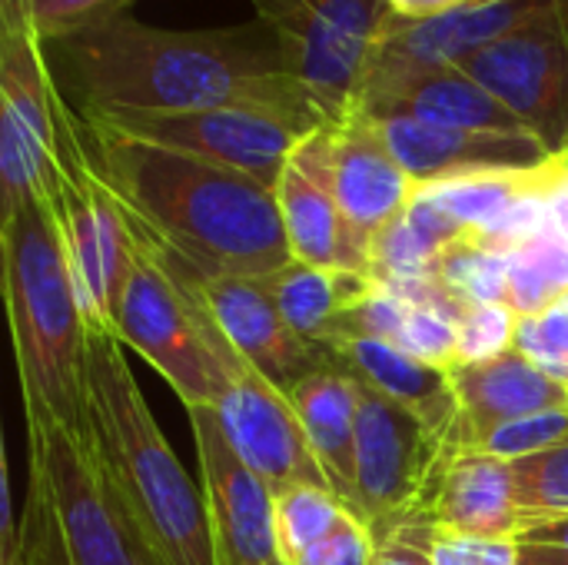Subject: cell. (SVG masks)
Returning <instances> with one entry per match:
<instances>
[{"mask_svg": "<svg viewBox=\"0 0 568 565\" xmlns=\"http://www.w3.org/2000/svg\"><path fill=\"white\" fill-rule=\"evenodd\" d=\"M43 47L50 73L77 113L233 107L280 117L303 133L329 123L263 20L166 30L123 13Z\"/></svg>", "mask_w": 568, "mask_h": 565, "instance_id": "obj_1", "label": "cell"}, {"mask_svg": "<svg viewBox=\"0 0 568 565\" xmlns=\"http://www.w3.org/2000/svg\"><path fill=\"white\" fill-rule=\"evenodd\" d=\"M80 130L90 163L113 196L196 270L210 276H270L293 260L273 186L93 127L83 117Z\"/></svg>", "mask_w": 568, "mask_h": 565, "instance_id": "obj_2", "label": "cell"}, {"mask_svg": "<svg viewBox=\"0 0 568 565\" xmlns=\"http://www.w3.org/2000/svg\"><path fill=\"white\" fill-rule=\"evenodd\" d=\"M87 410L97 460L163 565H216L203 490L160 433L126 350L110 333H87Z\"/></svg>", "mask_w": 568, "mask_h": 565, "instance_id": "obj_3", "label": "cell"}, {"mask_svg": "<svg viewBox=\"0 0 568 565\" xmlns=\"http://www.w3.org/2000/svg\"><path fill=\"white\" fill-rule=\"evenodd\" d=\"M0 250L23 416L90 440L87 326L47 196L0 220Z\"/></svg>", "mask_w": 568, "mask_h": 565, "instance_id": "obj_4", "label": "cell"}, {"mask_svg": "<svg viewBox=\"0 0 568 565\" xmlns=\"http://www.w3.org/2000/svg\"><path fill=\"white\" fill-rule=\"evenodd\" d=\"M23 420L30 493L20 565H163L106 480L93 443L53 420Z\"/></svg>", "mask_w": 568, "mask_h": 565, "instance_id": "obj_5", "label": "cell"}, {"mask_svg": "<svg viewBox=\"0 0 568 565\" xmlns=\"http://www.w3.org/2000/svg\"><path fill=\"white\" fill-rule=\"evenodd\" d=\"M133 263L120 300V343L140 353L186 410L213 406L226 386L210 353V310L170 266L156 233L130 213Z\"/></svg>", "mask_w": 568, "mask_h": 565, "instance_id": "obj_6", "label": "cell"}, {"mask_svg": "<svg viewBox=\"0 0 568 565\" xmlns=\"http://www.w3.org/2000/svg\"><path fill=\"white\" fill-rule=\"evenodd\" d=\"M280 40L293 73L329 123H339L359 93L376 40L393 20L386 0H250Z\"/></svg>", "mask_w": 568, "mask_h": 565, "instance_id": "obj_7", "label": "cell"}, {"mask_svg": "<svg viewBox=\"0 0 568 565\" xmlns=\"http://www.w3.org/2000/svg\"><path fill=\"white\" fill-rule=\"evenodd\" d=\"M60 100L37 30L0 10V220L50 193Z\"/></svg>", "mask_w": 568, "mask_h": 565, "instance_id": "obj_8", "label": "cell"}, {"mask_svg": "<svg viewBox=\"0 0 568 565\" xmlns=\"http://www.w3.org/2000/svg\"><path fill=\"white\" fill-rule=\"evenodd\" d=\"M356 420V516L376 543L413 526L443 463V440L409 410L359 383Z\"/></svg>", "mask_w": 568, "mask_h": 565, "instance_id": "obj_9", "label": "cell"}, {"mask_svg": "<svg viewBox=\"0 0 568 565\" xmlns=\"http://www.w3.org/2000/svg\"><path fill=\"white\" fill-rule=\"evenodd\" d=\"M210 353L226 376V386L210 410L216 413L233 453L273 493L290 486H329L290 396H283L233 350L216 320L210 326Z\"/></svg>", "mask_w": 568, "mask_h": 565, "instance_id": "obj_10", "label": "cell"}, {"mask_svg": "<svg viewBox=\"0 0 568 565\" xmlns=\"http://www.w3.org/2000/svg\"><path fill=\"white\" fill-rule=\"evenodd\" d=\"M549 0H499V3H469L433 20H403L393 13L386 30L376 40L373 60L359 83L353 110H376L383 100L399 93L406 83L463 67L473 53L493 40L513 33L546 10Z\"/></svg>", "mask_w": 568, "mask_h": 565, "instance_id": "obj_11", "label": "cell"}, {"mask_svg": "<svg viewBox=\"0 0 568 565\" xmlns=\"http://www.w3.org/2000/svg\"><path fill=\"white\" fill-rule=\"evenodd\" d=\"M87 123L166 147L176 153H190L230 170H240L266 186L276 190L290 153L306 137L293 123L256 113V110H176V113H80Z\"/></svg>", "mask_w": 568, "mask_h": 565, "instance_id": "obj_12", "label": "cell"}, {"mask_svg": "<svg viewBox=\"0 0 568 565\" xmlns=\"http://www.w3.org/2000/svg\"><path fill=\"white\" fill-rule=\"evenodd\" d=\"M163 253L183 283L203 300L233 350L283 396H290L306 376L336 366L333 350L303 340L286 323L263 276H210L183 260L170 243H163Z\"/></svg>", "mask_w": 568, "mask_h": 565, "instance_id": "obj_13", "label": "cell"}, {"mask_svg": "<svg viewBox=\"0 0 568 565\" xmlns=\"http://www.w3.org/2000/svg\"><path fill=\"white\" fill-rule=\"evenodd\" d=\"M216 565H286L276 543V493L233 453L210 406L186 410Z\"/></svg>", "mask_w": 568, "mask_h": 565, "instance_id": "obj_14", "label": "cell"}, {"mask_svg": "<svg viewBox=\"0 0 568 565\" xmlns=\"http://www.w3.org/2000/svg\"><path fill=\"white\" fill-rule=\"evenodd\" d=\"M336 200L346 223L353 270L369 273L373 240L406 213L419 183L396 160L376 117L349 110L333 123Z\"/></svg>", "mask_w": 568, "mask_h": 565, "instance_id": "obj_15", "label": "cell"}, {"mask_svg": "<svg viewBox=\"0 0 568 565\" xmlns=\"http://www.w3.org/2000/svg\"><path fill=\"white\" fill-rule=\"evenodd\" d=\"M449 383L456 393V423L443 443V460L473 453L486 433L509 420L568 406V390L519 350H509L489 363L456 366L449 370Z\"/></svg>", "mask_w": 568, "mask_h": 565, "instance_id": "obj_16", "label": "cell"}, {"mask_svg": "<svg viewBox=\"0 0 568 565\" xmlns=\"http://www.w3.org/2000/svg\"><path fill=\"white\" fill-rule=\"evenodd\" d=\"M276 203L293 260L313 266H346L349 243L346 223L336 200V163H333V123L306 133L286 160L276 183Z\"/></svg>", "mask_w": 568, "mask_h": 565, "instance_id": "obj_17", "label": "cell"}, {"mask_svg": "<svg viewBox=\"0 0 568 565\" xmlns=\"http://www.w3.org/2000/svg\"><path fill=\"white\" fill-rule=\"evenodd\" d=\"M413 526L473 539H516L526 513L516 503L513 466L483 453L443 460Z\"/></svg>", "mask_w": 568, "mask_h": 565, "instance_id": "obj_18", "label": "cell"}, {"mask_svg": "<svg viewBox=\"0 0 568 565\" xmlns=\"http://www.w3.org/2000/svg\"><path fill=\"white\" fill-rule=\"evenodd\" d=\"M396 160L416 183H436L486 170H532L552 160L536 137L479 133L459 127H436L413 117L379 120Z\"/></svg>", "mask_w": 568, "mask_h": 565, "instance_id": "obj_19", "label": "cell"}, {"mask_svg": "<svg viewBox=\"0 0 568 565\" xmlns=\"http://www.w3.org/2000/svg\"><path fill=\"white\" fill-rule=\"evenodd\" d=\"M329 350L343 373L416 413L446 443L456 423V393L446 370H436L376 336H343Z\"/></svg>", "mask_w": 568, "mask_h": 565, "instance_id": "obj_20", "label": "cell"}, {"mask_svg": "<svg viewBox=\"0 0 568 565\" xmlns=\"http://www.w3.org/2000/svg\"><path fill=\"white\" fill-rule=\"evenodd\" d=\"M290 403L303 423L310 450L329 483V490L356 509V420H359V386L339 366L306 376Z\"/></svg>", "mask_w": 568, "mask_h": 565, "instance_id": "obj_21", "label": "cell"}, {"mask_svg": "<svg viewBox=\"0 0 568 565\" xmlns=\"http://www.w3.org/2000/svg\"><path fill=\"white\" fill-rule=\"evenodd\" d=\"M286 323L310 343L329 346L343 323L376 293V276L346 266H313L290 260L263 276Z\"/></svg>", "mask_w": 568, "mask_h": 565, "instance_id": "obj_22", "label": "cell"}, {"mask_svg": "<svg viewBox=\"0 0 568 565\" xmlns=\"http://www.w3.org/2000/svg\"><path fill=\"white\" fill-rule=\"evenodd\" d=\"M369 117H413L436 127H459V130H479V133H513V137H532L509 107H503L476 77H469L463 67H446L436 73H426L413 83H406L399 93L383 100Z\"/></svg>", "mask_w": 568, "mask_h": 565, "instance_id": "obj_23", "label": "cell"}, {"mask_svg": "<svg viewBox=\"0 0 568 565\" xmlns=\"http://www.w3.org/2000/svg\"><path fill=\"white\" fill-rule=\"evenodd\" d=\"M559 176V157L532 170H486L449 176L436 183H419V190L463 230V233H489L503 226L509 216L549 196Z\"/></svg>", "mask_w": 568, "mask_h": 565, "instance_id": "obj_24", "label": "cell"}, {"mask_svg": "<svg viewBox=\"0 0 568 565\" xmlns=\"http://www.w3.org/2000/svg\"><path fill=\"white\" fill-rule=\"evenodd\" d=\"M499 253L509 260V306L519 316H536L568 296V233L552 213Z\"/></svg>", "mask_w": 568, "mask_h": 565, "instance_id": "obj_25", "label": "cell"}, {"mask_svg": "<svg viewBox=\"0 0 568 565\" xmlns=\"http://www.w3.org/2000/svg\"><path fill=\"white\" fill-rule=\"evenodd\" d=\"M436 280L459 306L509 303V260L469 233L439 253Z\"/></svg>", "mask_w": 568, "mask_h": 565, "instance_id": "obj_26", "label": "cell"}, {"mask_svg": "<svg viewBox=\"0 0 568 565\" xmlns=\"http://www.w3.org/2000/svg\"><path fill=\"white\" fill-rule=\"evenodd\" d=\"M346 503L329 486H290L276 493V543L286 565L300 559L333 529Z\"/></svg>", "mask_w": 568, "mask_h": 565, "instance_id": "obj_27", "label": "cell"}, {"mask_svg": "<svg viewBox=\"0 0 568 565\" xmlns=\"http://www.w3.org/2000/svg\"><path fill=\"white\" fill-rule=\"evenodd\" d=\"M509 466L516 483V503L526 519L568 516V443L516 460Z\"/></svg>", "mask_w": 568, "mask_h": 565, "instance_id": "obj_28", "label": "cell"}, {"mask_svg": "<svg viewBox=\"0 0 568 565\" xmlns=\"http://www.w3.org/2000/svg\"><path fill=\"white\" fill-rule=\"evenodd\" d=\"M519 320L523 316L509 303L463 306L459 310V323H456V366L489 363V360L516 350Z\"/></svg>", "mask_w": 568, "mask_h": 565, "instance_id": "obj_29", "label": "cell"}, {"mask_svg": "<svg viewBox=\"0 0 568 565\" xmlns=\"http://www.w3.org/2000/svg\"><path fill=\"white\" fill-rule=\"evenodd\" d=\"M133 0H0V10L20 13L43 43L123 17Z\"/></svg>", "mask_w": 568, "mask_h": 565, "instance_id": "obj_30", "label": "cell"}, {"mask_svg": "<svg viewBox=\"0 0 568 565\" xmlns=\"http://www.w3.org/2000/svg\"><path fill=\"white\" fill-rule=\"evenodd\" d=\"M562 443H568V406L509 420V423L496 426L493 433H486L473 453H483V456H493L503 463H516V460L556 450Z\"/></svg>", "mask_w": 568, "mask_h": 565, "instance_id": "obj_31", "label": "cell"}, {"mask_svg": "<svg viewBox=\"0 0 568 565\" xmlns=\"http://www.w3.org/2000/svg\"><path fill=\"white\" fill-rule=\"evenodd\" d=\"M516 350L568 390V296L536 316L519 320Z\"/></svg>", "mask_w": 568, "mask_h": 565, "instance_id": "obj_32", "label": "cell"}, {"mask_svg": "<svg viewBox=\"0 0 568 565\" xmlns=\"http://www.w3.org/2000/svg\"><path fill=\"white\" fill-rule=\"evenodd\" d=\"M376 559H379V543L373 529L346 506L333 523V529L300 559V565H376Z\"/></svg>", "mask_w": 568, "mask_h": 565, "instance_id": "obj_33", "label": "cell"}, {"mask_svg": "<svg viewBox=\"0 0 568 565\" xmlns=\"http://www.w3.org/2000/svg\"><path fill=\"white\" fill-rule=\"evenodd\" d=\"M429 565H519L516 539H473L433 533Z\"/></svg>", "mask_w": 568, "mask_h": 565, "instance_id": "obj_34", "label": "cell"}, {"mask_svg": "<svg viewBox=\"0 0 568 565\" xmlns=\"http://www.w3.org/2000/svg\"><path fill=\"white\" fill-rule=\"evenodd\" d=\"M516 549L519 565H568V516L526 519Z\"/></svg>", "mask_w": 568, "mask_h": 565, "instance_id": "obj_35", "label": "cell"}, {"mask_svg": "<svg viewBox=\"0 0 568 565\" xmlns=\"http://www.w3.org/2000/svg\"><path fill=\"white\" fill-rule=\"evenodd\" d=\"M433 529L426 526H399L379 539L376 565H429Z\"/></svg>", "mask_w": 568, "mask_h": 565, "instance_id": "obj_36", "label": "cell"}, {"mask_svg": "<svg viewBox=\"0 0 568 565\" xmlns=\"http://www.w3.org/2000/svg\"><path fill=\"white\" fill-rule=\"evenodd\" d=\"M386 3L403 20H433V17L453 13L459 7H469L473 0H386Z\"/></svg>", "mask_w": 568, "mask_h": 565, "instance_id": "obj_37", "label": "cell"}, {"mask_svg": "<svg viewBox=\"0 0 568 565\" xmlns=\"http://www.w3.org/2000/svg\"><path fill=\"white\" fill-rule=\"evenodd\" d=\"M549 213L568 233V153L559 157V176L549 190Z\"/></svg>", "mask_w": 568, "mask_h": 565, "instance_id": "obj_38", "label": "cell"}, {"mask_svg": "<svg viewBox=\"0 0 568 565\" xmlns=\"http://www.w3.org/2000/svg\"><path fill=\"white\" fill-rule=\"evenodd\" d=\"M473 3H499V0H473Z\"/></svg>", "mask_w": 568, "mask_h": 565, "instance_id": "obj_39", "label": "cell"}]
</instances>
